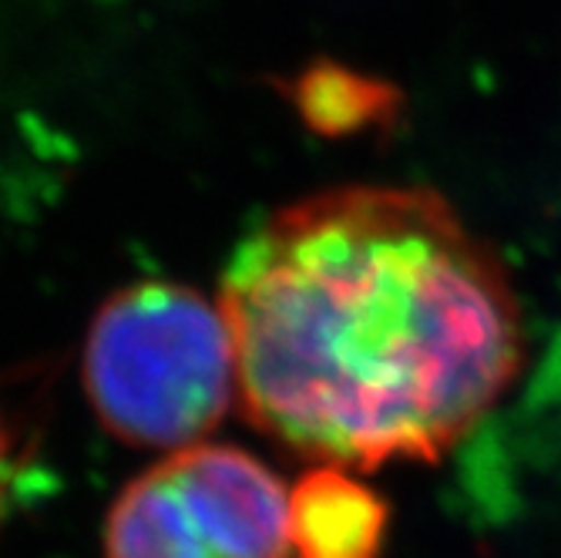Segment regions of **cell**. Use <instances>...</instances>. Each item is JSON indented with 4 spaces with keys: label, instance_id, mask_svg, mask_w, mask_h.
<instances>
[{
    "label": "cell",
    "instance_id": "6",
    "mask_svg": "<svg viewBox=\"0 0 561 558\" xmlns=\"http://www.w3.org/2000/svg\"><path fill=\"white\" fill-rule=\"evenodd\" d=\"M4 465H8V431L4 421H0V478H4Z\"/></svg>",
    "mask_w": 561,
    "mask_h": 558
},
{
    "label": "cell",
    "instance_id": "4",
    "mask_svg": "<svg viewBox=\"0 0 561 558\" xmlns=\"http://www.w3.org/2000/svg\"><path fill=\"white\" fill-rule=\"evenodd\" d=\"M387 501L350 468L313 465L289 488L293 558H380Z\"/></svg>",
    "mask_w": 561,
    "mask_h": 558
},
{
    "label": "cell",
    "instance_id": "3",
    "mask_svg": "<svg viewBox=\"0 0 561 558\" xmlns=\"http://www.w3.org/2000/svg\"><path fill=\"white\" fill-rule=\"evenodd\" d=\"M105 558H289V488L236 444L169 451L105 519Z\"/></svg>",
    "mask_w": 561,
    "mask_h": 558
},
{
    "label": "cell",
    "instance_id": "1",
    "mask_svg": "<svg viewBox=\"0 0 561 558\" xmlns=\"http://www.w3.org/2000/svg\"><path fill=\"white\" fill-rule=\"evenodd\" d=\"M242 418L313 465L434 462L525 364L497 252L427 185H340L276 209L219 286Z\"/></svg>",
    "mask_w": 561,
    "mask_h": 558
},
{
    "label": "cell",
    "instance_id": "5",
    "mask_svg": "<svg viewBox=\"0 0 561 558\" xmlns=\"http://www.w3.org/2000/svg\"><path fill=\"white\" fill-rule=\"evenodd\" d=\"M293 94L306 125L327 135L364 132L397 115V88L340 65H313L299 75Z\"/></svg>",
    "mask_w": 561,
    "mask_h": 558
},
{
    "label": "cell",
    "instance_id": "2",
    "mask_svg": "<svg viewBox=\"0 0 561 558\" xmlns=\"http://www.w3.org/2000/svg\"><path fill=\"white\" fill-rule=\"evenodd\" d=\"M81 384L98 424L145 451L206 441L239 403L236 343L219 299L145 280L101 303Z\"/></svg>",
    "mask_w": 561,
    "mask_h": 558
}]
</instances>
